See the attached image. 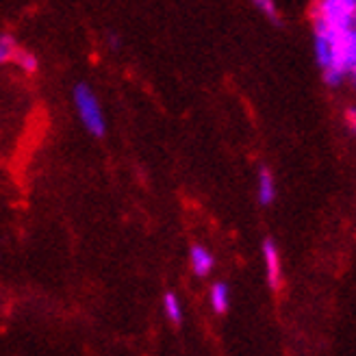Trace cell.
I'll list each match as a JSON object with an SVG mask.
<instances>
[{
  "mask_svg": "<svg viewBox=\"0 0 356 356\" xmlns=\"http://www.w3.org/2000/svg\"><path fill=\"white\" fill-rule=\"evenodd\" d=\"M346 79V74L341 72H337V70H324V81L330 85V87H337V85H341Z\"/></svg>",
  "mask_w": 356,
  "mask_h": 356,
  "instance_id": "12",
  "label": "cell"
},
{
  "mask_svg": "<svg viewBox=\"0 0 356 356\" xmlns=\"http://www.w3.org/2000/svg\"><path fill=\"white\" fill-rule=\"evenodd\" d=\"M257 193H259V202L261 204H272L274 198H276V183H274V176L270 170H261L259 172V187H257Z\"/></svg>",
  "mask_w": 356,
  "mask_h": 356,
  "instance_id": "6",
  "label": "cell"
},
{
  "mask_svg": "<svg viewBox=\"0 0 356 356\" xmlns=\"http://www.w3.org/2000/svg\"><path fill=\"white\" fill-rule=\"evenodd\" d=\"M17 48H20V46H17V42H15L13 35H9V33H3V35H0V65L13 61Z\"/></svg>",
  "mask_w": 356,
  "mask_h": 356,
  "instance_id": "10",
  "label": "cell"
},
{
  "mask_svg": "<svg viewBox=\"0 0 356 356\" xmlns=\"http://www.w3.org/2000/svg\"><path fill=\"white\" fill-rule=\"evenodd\" d=\"M189 263H191V270H193L195 276H207V274H211L213 265H216V261H213V254L207 250V248H202V245H193L191 248Z\"/></svg>",
  "mask_w": 356,
  "mask_h": 356,
  "instance_id": "5",
  "label": "cell"
},
{
  "mask_svg": "<svg viewBox=\"0 0 356 356\" xmlns=\"http://www.w3.org/2000/svg\"><path fill=\"white\" fill-rule=\"evenodd\" d=\"M163 311L168 315V319L172 324H181L183 322V307H181V300H178L176 293H165L163 296Z\"/></svg>",
  "mask_w": 356,
  "mask_h": 356,
  "instance_id": "9",
  "label": "cell"
},
{
  "mask_svg": "<svg viewBox=\"0 0 356 356\" xmlns=\"http://www.w3.org/2000/svg\"><path fill=\"white\" fill-rule=\"evenodd\" d=\"M348 52H350V63L356 59V24L350 29V35H348Z\"/></svg>",
  "mask_w": 356,
  "mask_h": 356,
  "instance_id": "13",
  "label": "cell"
},
{
  "mask_svg": "<svg viewBox=\"0 0 356 356\" xmlns=\"http://www.w3.org/2000/svg\"><path fill=\"white\" fill-rule=\"evenodd\" d=\"M263 259H265V270H267V282L274 291L280 289L282 284V270H280V257L276 250V243L272 239H267L263 243Z\"/></svg>",
  "mask_w": 356,
  "mask_h": 356,
  "instance_id": "4",
  "label": "cell"
},
{
  "mask_svg": "<svg viewBox=\"0 0 356 356\" xmlns=\"http://www.w3.org/2000/svg\"><path fill=\"white\" fill-rule=\"evenodd\" d=\"M350 29H334L326 24H315V55L322 70H337L348 74L350 52H348Z\"/></svg>",
  "mask_w": 356,
  "mask_h": 356,
  "instance_id": "1",
  "label": "cell"
},
{
  "mask_svg": "<svg viewBox=\"0 0 356 356\" xmlns=\"http://www.w3.org/2000/svg\"><path fill=\"white\" fill-rule=\"evenodd\" d=\"M348 74H350V79H352V83H354V87H356V59L350 63V67H348Z\"/></svg>",
  "mask_w": 356,
  "mask_h": 356,
  "instance_id": "15",
  "label": "cell"
},
{
  "mask_svg": "<svg viewBox=\"0 0 356 356\" xmlns=\"http://www.w3.org/2000/svg\"><path fill=\"white\" fill-rule=\"evenodd\" d=\"M228 305H230V293H228V287L224 282H216L211 287V307L216 313H226L228 311Z\"/></svg>",
  "mask_w": 356,
  "mask_h": 356,
  "instance_id": "7",
  "label": "cell"
},
{
  "mask_svg": "<svg viewBox=\"0 0 356 356\" xmlns=\"http://www.w3.org/2000/svg\"><path fill=\"white\" fill-rule=\"evenodd\" d=\"M346 124L352 133H356V106H350V109L346 111Z\"/></svg>",
  "mask_w": 356,
  "mask_h": 356,
  "instance_id": "14",
  "label": "cell"
},
{
  "mask_svg": "<svg viewBox=\"0 0 356 356\" xmlns=\"http://www.w3.org/2000/svg\"><path fill=\"white\" fill-rule=\"evenodd\" d=\"M74 106H76V113L83 122L85 131L94 137H104L106 122H104L100 102H98L96 94L92 92V87L85 83L74 87Z\"/></svg>",
  "mask_w": 356,
  "mask_h": 356,
  "instance_id": "2",
  "label": "cell"
},
{
  "mask_svg": "<svg viewBox=\"0 0 356 356\" xmlns=\"http://www.w3.org/2000/svg\"><path fill=\"white\" fill-rule=\"evenodd\" d=\"M313 17L315 24L352 29L356 24V3L354 0H317Z\"/></svg>",
  "mask_w": 356,
  "mask_h": 356,
  "instance_id": "3",
  "label": "cell"
},
{
  "mask_svg": "<svg viewBox=\"0 0 356 356\" xmlns=\"http://www.w3.org/2000/svg\"><path fill=\"white\" fill-rule=\"evenodd\" d=\"M354 3H356V0H354Z\"/></svg>",
  "mask_w": 356,
  "mask_h": 356,
  "instance_id": "16",
  "label": "cell"
},
{
  "mask_svg": "<svg viewBox=\"0 0 356 356\" xmlns=\"http://www.w3.org/2000/svg\"><path fill=\"white\" fill-rule=\"evenodd\" d=\"M252 5H254L265 17H270L272 22H278V9H276V3H274V0H252Z\"/></svg>",
  "mask_w": 356,
  "mask_h": 356,
  "instance_id": "11",
  "label": "cell"
},
{
  "mask_svg": "<svg viewBox=\"0 0 356 356\" xmlns=\"http://www.w3.org/2000/svg\"><path fill=\"white\" fill-rule=\"evenodd\" d=\"M13 63L20 67L24 74H35V72H38V67H40L38 55H33L31 50H24V48H17Z\"/></svg>",
  "mask_w": 356,
  "mask_h": 356,
  "instance_id": "8",
  "label": "cell"
}]
</instances>
